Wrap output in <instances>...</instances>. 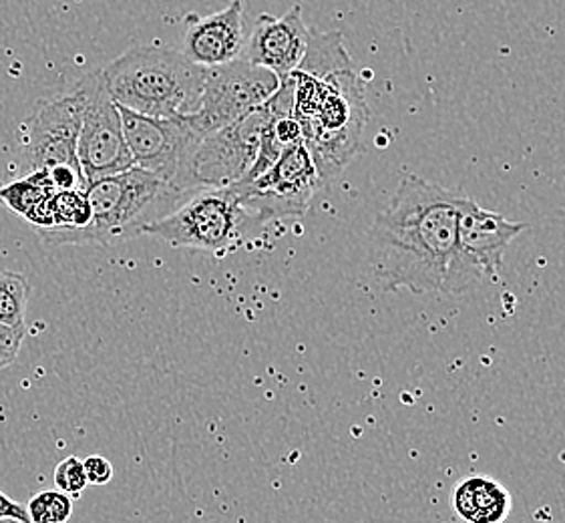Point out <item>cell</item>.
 Wrapping results in <instances>:
<instances>
[{
    "instance_id": "cell-1",
    "label": "cell",
    "mask_w": 565,
    "mask_h": 523,
    "mask_svg": "<svg viewBox=\"0 0 565 523\" xmlns=\"http://www.w3.org/2000/svg\"><path fill=\"white\" fill-rule=\"evenodd\" d=\"M463 192L403 178L364 242V278L379 292H441L451 268Z\"/></svg>"
},
{
    "instance_id": "cell-2",
    "label": "cell",
    "mask_w": 565,
    "mask_h": 523,
    "mask_svg": "<svg viewBox=\"0 0 565 523\" xmlns=\"http://www.w3.org/2000/svg\"><path fill=\"white\" fill-rule=\"evenodd\" d=\"M295 119L324 185L334 182L359 153L369 119L364 85L354 68L324 77L295 71Z\"/></svg>"
},
{
    "instance_id": "cell-3",
    "label": "cell",
    "mask_w": 565,
    "mask_h": 523,
    "mask_svg": "<svg viewBox=\"0 0 565 523\" xmlns=\"http://www.w3.org/2000/svg\"><path fill=\"white\" fill-rule=\"evenodd\" d=\"M102 73L114 102L146 117L192 115L204 92L205 68L193 65L170 46H134Z\"/></svg>"
},
{
    "instance_id": "cell-4",
    "label": "cell",
    "mask_w": 565,
    "mask_h": 523,
    "mask_svg": "<svg viewBox=\"0 0 565 523\" xmlns=\"http://www.w3.org/2000/svg\"><path fill=\"white\" fill-rule=\"evenodd\" d=\"M93 224L81 232L75 246L114 244L141 236V230L170 216L190 195L161 182L148 171L115 173L87 185Z\"/></svg>"
},
{
    "instance_id": "cell-5",
    "label": "cell",
    "mask_w": 565,
    "mask_h": 523,
    "mask_svg": "<svg viewBox=\"0 0 565 523\" xmlns=\"http://www.w3.org/2000/svg\"><path fill=\"white\" fill-rule=\"evenodd\" d=\"M260 222L232 190H202L190 195L170 216L149 224L141 236L166 239L175 248L204 250L215 256L238 250Z\"/></svg>"
},
{
    "instance_id": "cell-6",
    "label": "cell",
    "mask_w": 565,
    "mask_h": 523,
    "mask_svg": "<svg viewBox=\"0 0 565 523\" xmlns=\"http://www.w3.org/2000/svg\"><path fill=\"white\" fill-rule=\"evenodd\" d=\"M527 228V222H511L465 195L457 226L455 256L441 292L463 295L486 280H495L509 244Z\"/></svg>"
},
{
    "instance_id": "cell-7",
    "label": "cell",
    "mask_w": 565,
    "mask_h": 523,
    "mask_svg": "<svg viewBox=\"0 0 565 523\" xmlns=\"http://www.w3.org/2000/svg\"><path fill=\"white\" fill-rule=\"evenodd\" d=\"M119 107V105H117ZM125 141L134 166L170 183L171 188L192 195L190 171L202 139L185 117H146L119 107Z\"/></svg>"
},
{
    "instance_id": "cell-8",
    "label": "cell",
    "mask_w": 565,
    "mask_h": 523,
    "mask_svg": "<svg viewBox=\"0 0 565 523\" xmlns=\"http://www.w3.org/2000/svg\"><path fill=\"white\" fill-rule=\"evenodd\" d=\"M278 87L280 79L274 73L244 58L205 68L202 99L192 115H185V121L200 136H212L256 111Z\"/></svg>"
},
{
    "instance_id": "cell-9",
    "label": "cell",
    "mask_w": 565,
    "mask_h": 523,
    "mask_svg": "<svg viewBox=\"0 0 565 523\" xmlns=\"http://www.w3.org/2000/svg\"><path fill=\"white\" fill-rule=\"evenodd\" d=\"M85 97L77 158L87 183L136 168L125 141L119 107L107 92L102 71H93L77 83Z\"/></svg>"
},
{
    "instance_id": "cell-10",
    "label": "cell",
    "mask_w": 565,
    "mask_h": 523,
    "mask_svg": "<svg viewBox=\"0 0 565 523\" xmlns=\"http://www.w3.org/2000/svg\"><path fill=\"white\" fill-rule=\"evenodd\" d=\"M322 188L324 183L305 143L286 149L280 160L254 182L232 185L242 205L260 224L276 217L305 216Z\"/></svg>"
},
{
    "instance_id": "cell-11",
    "label": "cell",
    "mask_w": 565,
    "mask_h": 523,
    "mask_svg": "<svg viewBox=\"0 0 565 523\" xmlns=\"http://www.w3.org/2000/svg\"><path fill=\"white\" fill-rule=\"evenodd\" d=\"M271 117L268 103H264L244 119L204 137L190 171L193 194L202 190H226L244 182L258 158L262 134Z\"/></svg>"
},
{
    "instance_id": "cell-12",
    "label": "cell",
    "mask_w": 565,
    "mask_h": 523,
    "mask_svg": "<svg viewBox=\"0 0 565 523\" xmlns=\"http://www.w3.org/2000/svg\"><path fill=\"white\" fill-rule=\"evenodd\" d=\"M85 97L79 85L73 92L41 102L24 121L23 168L31 171L51 170L57 166H81L77 158L81 119Z\"/></svg>"
},
{
    "instance_id": "cell-13",
    "label": "cell",
    "mask_w": 565,
    "mask_h": 523,
    "mask_svg": "<svg viewBox=\"0 0 565 523\" xmlns=\"http://www.w3.org/2000/svg\"><path fill=\"white\" fill-rule=\"evenodd\" d=\"M310 43V29L296 4L284 17L260 14L246 39L242 58L256 67L268 68L278 79L290 77L300 67Z\"/></svg>"
},
{
    "instance_id": "cell-14",
    "label": "cell",
    "mask_w": 565,
    "mask_h": 523,
    "mask_svg": "<svg viewBox=\"0 0 565 523\" xmlns=\"http://www.w3.org/2000/svg\"><path fill=\"white\" fill-rule=\"evenodd\" d=\"M244 46V4L232 0L226 9L210 17L190 19L181 55L198 67L214 68L242 58Z\"/></svg>"
},
{
    "instance_id": "cell-15",
    "label": "cell",
    "mask_w": 565,
    "mask_h": 523,
    "mask_svg": "<svg viewBox=\"0 0 565 523\" xmlns=\"http://www.w3.org/2000/svg\"><path fill=\"white\" fill-rule=\"evenodd\" d=\"M451 505L465 523H505L513 510V498L495 479L471 476L452 490Z\"/></svg>"
},
{
    "instance_id": "cell-16",
    "label": "cell",
    "mask_w": 565,
    "mask_h": 523,
    "mask_svg": "<svg viewBox=\"0 0 565 523\" xmlns=\"http://www.w3.org/2000/svg\"><path fill=\"white\" fill-rule=\"evenodd\" d=\"M342 68H352L351 57L342 43V34L337 31L332 33L310 31L308 51L296 71H305L315 77H324Z\"/></svg>"
},
{
    "instance_id": "cell-17",
    "label": "cell",
    "mask_w": 565,
    "mask_h": 523,
    "mask_svg": "<svg viewBox=\"0 0 565 523\" xmlns=\"http://www.w3.org/2000/svg\"><path fill=\"white\" fill-rule=\"evenodd\" d=\"M53 194L57 192L53 190L46 171H31L14 182L0 185V204L14 214L26 217L34 205L41 204Z\"/></svg>"
},
{
    "instance_id": "cell-18",
    "label": "cell",
    "mask_w": 565,
    "mask_h": 523,
    "mask_svg": "<svg viewBox=\"0 0 565 523\" xmlns=\"http://www.w3.org/2000/svg\"><path fill=\"white\" fill-rule=\"evenodd\" d=\"M29 305V282L23 274L0 273V324L23 329Z\"/></svg>"
},
{
    "instance_id": "cell-19",
    "label": "cell",
    "mask_w": 565,
    "mask_h": 523,
    "mask_svg": "<svg viewBox=\"0 0 565 523\" xmlns=\"http://www.w3.org/2000/svg\"><path fill=\"white\" fill-rule=\"evenodd\" d=\"M31 523H65L73 515V498L58 490L39 491L26 503Z\"/></svg>"
},
{
    "instance_id": "cell-20",
    "label": "cell",
    "mask_w": 565,
    "mask_h": 523,
    "mask_svg": "<svg viewBox=\"0 0 565 523\" xmlns=\"http://www.w3.org/2000/svg\"><path fill=\"white\" fill-rule=\"evenodd\" d=\"M55 485H57L58 491L67 493L73 500L81 498V493L89 485L87 473H85V466H83V459L75 456L63 459V461L55 467Z\"/></svg>"
},
{
    "instance_id": "cell-21",
    "label": "cell",
    "mask_w": 565,
    "mask_h": 523,
    "mask_svg": "<svg viewBox=\"0 0 565 523\" xmlns=\"http://www.w3.org/2000/svg\"><path fill=\"white\" fill-rule=\"evenodd\" d=\"M24 334H26V327L12 329V327L0 324V371L9 369L17 361L23 346Z\"/></svg>"
},
{
    "instance_id": "cell-22",
    "label": "cell",
    "mask_w": 565,
    "mask_h": 523,
    "mask_svg": "<svg viewBox=\"0 0 565 523\" xmlns=\"http://www.w3.org/2000/svg\"><path fill=\"white\" fill-rule=\"evenodd\" d=\"M90 485H107L114 479V466L107 457L89 456L83 459Z\"/></svg>"
},
{
    "instance_id": "cell-23",
    "label": "cell",
    "mask_w": 565,
    "mask_h": 523,
    "mask_svg": "<svg viewBox=\"0 0 565 523\" xmlns=\"http://www.w3.org/2000/svg\"><path fill=\"white\" fill-rule=\"evenodd\" d=\"M0 522L31 523L26 505L11 500L2 490H0Z\"/></svg>"
},
{
    "instance_id": "cell-24",
    "label": "cell",
    "mask_w": 565,
    "mask_h": 523,
    "mask_svg": "<svg viewBox=\"0 0 565 523\" xmlns=\"http://www.w3.org/2000/svg\"><path fill=\"white\" fill-rule=\"evenodd\" d=\"M0 523H17V522H0Z\"/></svg>"
}]
</instances>
